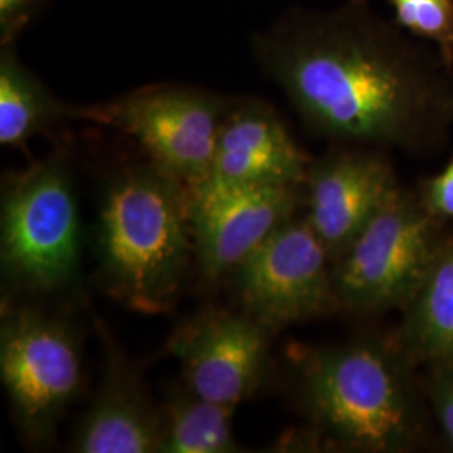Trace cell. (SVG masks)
Masks as SVG:
<instances>
[{"instance_id": "1", "label": "cell", "mask_w": 453, "mask_h": 453, "mask_svg": "<svg viewBox=\"0 0 453 453\" xmlns=\"http://www.w3.org/2000/svg\"><path fill=\"white\" fill-rule=\"evenodd\" d=\"M264 63L296 111L341 145L428 155L453 130V65L363 0L294 17Z\"/></svg>"}, {"instance_id": "2", "label": "cell", "mask_w": 453, "mask_h": 453, "mask_svg": "<svg viewBox=\"0 0 453 453\" xmlns=\"http://www.w3.org/2000/svg\"><path fill=\"white\" fill-rule=\"evenodd\" d=\"M304 418L294 445L346 453H410L430 443L434 415L418 366L393 334L291 349Z\"/></svg>"}, {"instance_id": "3", "label": "cell", "mask_w": 453, "mask_h": 453, "mask_svg": "<svg viewBox=\"0 0 453 453\" xmlns=\"http://www.w3.org/2000/svg\"><path fill=\"white\" fill-rule=\"evenodd\" d=\"M96 254L114 301L142 314L173 308L195 259L185 185L153 163L118 173L101 202Z\"/></svg>"}, {"instance_id": "4", "label": "cell", "mask_w": 453, "mask_h": 453, "mask_svg": "<svg viewBox=\"0 0 453 453\" xmlns=\"http://www.w3.org/2000/svg\"><path fill=\"white\" fill-rule=\"evenodd\" d=\"M80 249L78 203L65 163L44 160L4 179L0 265L11 291H63L78 274Z\"/></svg>"}, {"instance_id": "5", "label": "cell", "mask_w": 453, "mask_h": 453, "mask_svg": "<svg viewBox=\"0 0 453 453\" xmlns=\"http://www.w3.org/2000/svg\"><path fill=\"white\" fill-rule=\"evenodd\" d=\"M450 226L426 209L418 188L402 185L333 262L340 312L353 316L402 312L428 273Z\"/></svg>"}, {"instance_id": "6", "label": "cell", "mask_w": 453, "mask_h": 453, "mask_svg": "<svg viewBox=\"0 0 453 453\" xmlns=\"http://www.w3.org/2000/svg\"><path fill=\"white\" fill-rule=\"evenodd\" d=\"M0 378L24 441L46 447L82 383L81 344L74 329L31 306H4Z\"/></svg>"}, {"instance_id": "7", "label": "cell", "mask_w": 453, "mask_h": 453, "mask_svg": "<svg viewBox=\"0 0 453 453\" xmlns=\"http://www.w3.org/2000/svg\"><path fill=\"white\" fill-rule=\"evenodd\" d=\"M228 282L241 311L274 334L340 312L333 260L304 215L279 226L234 269Z\"/></svg>"}, {"instance_id": "8", "label": "cell", "mask_w": 453, "mask_h": 453, "mask_svg": "<svg viewBox=\"0 0 453 453\" xmlns=\"http://www.w3.org/2000/svg\"><path fill=\"white\" fill-rule=\"evenodd\" d=\"M226 103L187 88H150L67 114L123 131L151 163L194 188L209 175Z\"/></svg>"}, {"instance_id": "9", "label": "cell", "mask_w": 453, "mask_h": 453, "mask_svg": "<svg viewBox=\"0 0 453 453\" xmlns=\"http://www.w3.org/2000/svg\"><path fill=\"white\" fill-rule=\"evenodd\" d=\"M273 336L243 311L207 309L180 324L166 348L179 361L185 388L235 410L267 380Z\"/></svg>"}, {"instance_id": "10", "label": "cell", "mask_w": 453, "mask_h": 453, "mask_svg": "<svg viewBox=\"0 0 453 453\" xmlns=\"http://www.w3.org/2000/svg\"><path fill=\"white\" fill-rule=\"evenodd\" d=\"M385 151L342 145L309 165L304 217L333 262L402 187Z\"/></svg>"}, {"instance_id": "11", "label": "cell", "mask_w": 453, "mask_h": 453, "mask_svg": "<svg viewBox=\"0 0 453 453\" xmlns=\"http://www.w3.org/2000/svg\"><path fill=\"white\" fill-rule=\"evenodd\" d=\"M303 203V185L188 192V219L200 274L205 280L228 279L260 243L297 215Z\"/></svg>"}, {"instance_id": "12", "label": "cell", "mask_w": 453, "mask_h": 453, "mask_svg": "<svg viewBox=\"0 0 453 453\" xmlns=\"http://www.w3.org/2000/svg\"><path fill=\"white\" fill-rule=\"evenodd\" d=\"M311 163L277 114L262 103L249 101L226 108L209 175L188 192L303 185Z\"/></svg>"}, {"instance_id": "13", "label": "cell", "mask_w": 453, "mask_h": 453, "mask_svg": "<svg viewBox=\"0 0 453 453\" xmlns=\"http://www.w3.org/2000/svg\"><path fill=\"white\" fill-rule=\"evenodd\" d=\"M160 406L130 363L110 351L103 383L73 435L78 453H158Z\"/></svg>"}, {"instance_id": "14", "label": "cell", "mask_w": 453, "mask_h": 453, "mask_svg": "<svg viewBox=\"0 0 453 453\" xmlns=\"http://www.w3.org/2000/svg\"><path fill=\"white\" fill-rule=\"evenodd\" d=\"M391 334L418 368L453 357V226Z\"/></svg>"}, {"instance_id": "15", "label": "cell", "mask_w": 453, "mask_h": 453, "mask_svg": "<svg viewBox=\"0 0 453 453\" xmlns=\"http://www.w3.org/2000/svg\"><path fill=\"white\" fill-rule=\"evenodd\" d=\"M234 408L209 402L190 389L173 391L160 406L158 453H235Z\"/></svg>"}, {"instance_id": "16", "label": "cell", "mask_w": 453, "mask_h": 453, "mask_svg": "<svg viewBox=\"0 0 453 453\" xmlns=\"http://www.w3.org/2000/svg\"><path fill=\"white\" fill-rule=\"evenodd\" d=\"M67 114L48 89L17 61L12 50L0 56V143L20 146Z\"/></svg>"}, {"instance_id": "17", "label": "cell", "mask_w": 453, "mask_h": 453, "mask_svg": "<svg viewBox=\"0 0 453 453\" xmlns=\"http://www.w3.org/2000/svg\"><path fill=\"white\" fill-rule=\"evenodd\" d=\"M395 22L426 41L453 65V0H389Z\"/></svg>"}, {"instance_id": "18", "label": "cell", "mask_w": 453, "mask_h": 453, "mask_svg": "<svg viewBox=\"0 0 453 453\" xmlns=\"http://www.w3.org/2000/svg\"><path fill=\"white\" fill-rule=\"evenodd\" d=\"M425 393L435 426L453 450V357L425 366Z\"/></svg>"}, {"instance_id": "19", "label": "cell", "mask_w": 453, "mask_h": 453, "mask_svg": "<svg viewBox=\"0 0 453 453\" xmlns=\"http://www.w3.org/2000/svg\"><path fill=\"white\" fill-rule=\"evenodd\" d=\"M417 188L426 209L441 222L453 226V157L438 173L421 180Z\"/></svg>"}, {"instance_id": "20", "label": "cell", "mask_w": 453, "mask_h": 453, "mask_svg": "<svg viewBox=\"0 0 453 453\" xmlns=\"http://www.w3.org/2000/svg\"><path fill=\"white\" fill-rule=\"evenodd\" d=\"M34 0H0V31L7 41L29 16Z\"/></svg>"}]
</instances>
